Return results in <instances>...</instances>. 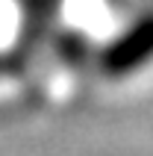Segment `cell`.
<instances>
[{
    "label": "cell",
    "instance_id": "6da1fadb",
    "mask_svg": "<svg viewBox=\"0 0 153 156\" xmlns=\"http://www.w3.org/2000/svg\"><path fill=\"white\" fill-rule=\"evenodd\" d=\"M153 59V15H141L130 24L103 53V65L112 74H130Z\"/></svg>",
    "mask_w": 153,
    "mask_h": 156
}]
</instances>
